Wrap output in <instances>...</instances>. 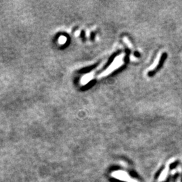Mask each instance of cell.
I'll return each instance as SVG.
<instances>
[{"label":"cell","mask_w":182,"mask_h":182,"mask_svg":"<svg viewBox=\"0 0 182 182\" xmlns=\"http://www.w3.org/2000/svg\"><path fill=\"white\" fill-rule=\"evenodd\" d=\"M166 57H167L166 54H164V55H163V57L161 58V61H160V63H159V66H157L155 70H154V71H153L152 72H150V73H149V75H150V76H152L153 74H155V73L156 72V71L158 70L160 68V67H161L162 66V64H163V62H164V61H165V58H166Z\"/></svg>","instance_id":"obj_1"}]
</instances>
